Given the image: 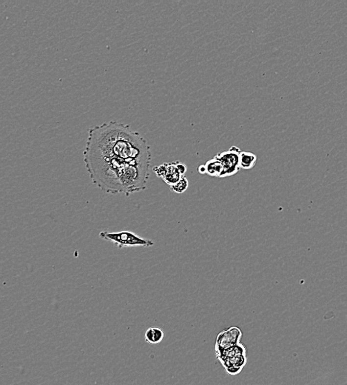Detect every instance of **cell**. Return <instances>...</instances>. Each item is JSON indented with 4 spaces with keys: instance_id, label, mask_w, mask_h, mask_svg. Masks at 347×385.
Wrapping results in <instances>:
<instances>
[{
    "instance_id": "obj_1",
    "label": "cell",
    "mask_w": 347,
    "mask_h": 385,
    "mask_svg": "<svg viewBox=\"0 0 347 385\" xmlns=\"http://www.w3.org/2000/svg\"><path fill=\"white\" fill-rule=\"evenodd\" d=\"M150 147L131 126L111 121L91 127L84 162L93 183L102 191L122 193L121 180L133 166L150 165Z\"/></svg>"
},
{
    "instance_id": "obj_2",
    "label": "cell",
    "mask_w": 347,
    "mask_h": 385,
    "mask_svg": "<svg viewBox=\"0 0 347 385\" xmlns=\"http://www.w3.org/2000/svg\"><path fill=\"white\" fill-rule=\"evenodd\" d=\"M99 237L112 242L120 249L124 247H150L154 244L151 240L141 238L139 236L130 231L114 233L102 231L99 234Z\"/></svg>"
},
{
    "instance_id": "obj_3",
    "label": "cell",
    "mask_w": 347,
    "mask_h": 385,
    "mask_svg": "<svg viewBox=\"0 0 347 385\" xmlns=\"http://www.w3.org/2000/svg\"><path fill=\"white\" fill-rule=\"evenodd\" d=\"M241 149L237 146H232L226 151L218 153L215 157L222 163V173L220 178H227L234 176L240 170L239 158Z\"/></svg>"
},
{
    "instance_id": "obj_4",
    "label": "cell",
    "mask_w": 347,
    "mask_h": 385,
    "mask_svg": "<svg viewBox=\"0 0 347 385\" xmlns=\"http://www.w3.org/2000/svg\"><path fill=\"white\" fill-rule=\"evenodd\" d=\"M242 332L238 327H231L221 331L215 340V350H223L241 342Z\"/></svg>"
},
{
    "instance_id": "obj_5",
    "label": "cell",
    "mask_w": 347,
    "mask_h": 385,
    "mask_svg": "<svg viewBox=\"0 0 347 385\" xmlns=\"http://www.w3.org/2000/svg\"><path fill=\"white\" fill-rule=\"evenodd\" d=\"M247 354H246V355H238L224 359L219 361L228 374L235 376L242 371L243 368L247 364Z\"/></svg>"
},
{
    "instance_id": "obj_6",
    "label": "cell",
    "mask_w": 347,
    "mask_h": 385,
    "mask_svg": "<svg viewBox=\"0 0 347 385\" xmlns=\"http://www.w3.org/2000/svg\"><path fill=\"white\" fill-rule=\"evenodd\" d=\"M215 354H216V358L218 359V361H221L224 359L235 357V356L246 355L247 349L242 343L240 342L239 344L232 346L229 348L215 350Z\"/></svg>"
},
{
    "instance_id": "obj_7",
    "label": "cell",
    "mask_w": 347,
    "mask_h": 385,
    "mask_svg": "<svg viewBox=\"0 0 347 385\" xmlns=\"http://www.w3.org/2000/svg\"><path fill=\"white\" fill-rule=\"evenodd\" d=\"M165 173L162 179L164 181L166 184L171 186V185L177 183L183 176L181 174L176 167V162L172 163H165Z\"/></svg>"
},
{
    "instance_id": "obj_8",
    "label": "cell",
    "mask_w": 347,
    "mask_h": 385,
    "mask_svg": "<svg viewBox=\"0 0 347 385\" xmlns=\"http://www.w3.org/2000/svg\"><path fill=\"white\" fill-rule=\"evenodd\" d=\"M257 159L258 157L255 153L241 151L239 158L240 168L243 170H250L254 168L256 164Z\"/></svg>"
},
{
    "instance_id": "obj_9",
    "label": "cell",
    "mask_w": 347,
    "mask_h": 385,
    "mask_svg": "<svg viewBox=\"0 0 347 385\" xmlns=\"http://www.w3.org/2000/svg\"><path fill=\"white\" fill-rule=\"evenodd\" d=\"M164 334L161 328L152 327L148 328L144 334V339L148 344H158L162 341Z\"/></svg>"
},
{
    "instance_id": "obj_10",
    "label": "cell",
    "mask_w": 347,
    "mask_h": 385,
    "mask_svg": "<svg viewBox=\"0 0 347 385\" xmlns=\"http://www.w3.org/2000/svg\"><path fill=\"white\" fill-rule=\"evenodd\" d=\"M205 169H206V174L212 177H218L222 174V166L221 162L214 156L212 159H209L205 163Z\"/></svg>"
},
{
    "instance_id": "obj_11",
    "label": "cell",
    "mask_w": 347,
    "mask_h": 385,
    "mask_svg": "<svg viewBox=\"0 0 347 385\" xmlns=\"http://www.w3.org/2000/svg\"><path fill=\"white\" fill-rule=\"evenodd\" d=\"M188 186H189V182H188L186 176H183L177 183L170 187L172 191L179 193V194H182L187 190Z\"/></svg>"
},
{
    "instance_id": "obj_12",
    "label": "cell",
    "mask_w": 347,
    "mask_h": 385,
    "mask_svg": "<svg viewBox=\"0 0 347 385\" xmlns=\"http://www.w3.org/2000/svg\"><path fill=\"white\" fill-rule=\"evenodd\" d=\"M176 167H177L178 170L180 172L182 176H185V173H186V170H187L186 165L177 161L176 162Z\"/></svg>"
},
{
    "instance_id": "obj_13",
    "label": "cell",
    "mask_w": 347,
    "mask_h": 385,
    "mask_svg": "<svg viewBox=\"0 0 347 385\" xmlns=\"http://www.w3.org/2000/svg\"><path fill=\"white\" fill-rule=\"evenodd\" d=\"M197 170L201 174H206V169H205V165H202V166H199Z\"/></svg>"
}]
</instances>
